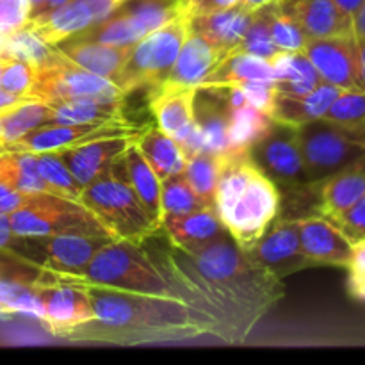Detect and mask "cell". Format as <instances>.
<instances>
[{"instance_id": "35", "label": "cell", "mask_w": 365, "mask_h": 365, "mask_svg": "<svg viewBox=\"0 0 365 365\" xmlns=\"http://www.w3.org/2000/svg\"><path fill=\"white\" fill-rule=\"evenodd\" d=\"M53 123L50 106L36 100H27L0 114V145L2 150L43 125Z\"/></svg>"}, {"instance_id": "39", "label": "cell", "mask_w": 365, "mask_h": 365, "mask_svg": "<svg viewBox=\"0 0 365 365\" xmlns=\"http://www.w3.org/2000/svg\"><path fill=\"white\" fill-rule=\"evenodd\" d=\"M36 159H38L39 173L52 185L57 196L81 203L78 200H81V192L84 185L71 175V171L63 163L59 153H39V155H36Z\"/></svg>"}, {"instance_id": "18", "label": "cell", "mask_w": 365, "mask_h": 365, "mask_svg": "<svg viewBox=\"0 0 365 365\" xmlns=\"http://www.w3.org/2000/svg\"><path fill=\"white\" fill-rule=\"evenodd\" d=\"M110 171L130 185L132 191L135 192L139 202L143 203L146 212L160 230L163 228V182L141 153L138 141L132 143L125 150L123 155L114 160Z\"/></svg>"}, {"instance_id": "43", "label": "cell", "mask_w": 365, "mask_h": 365, "mask_svg": "<svg viewBox=\"0 0 365 365\" xmlns=\"http://www.w3.org/2000/svg\"><path fill=\"white\" fill-rule=\"evenodd\" d=\"M323 120L339 125H364L365 123V89H342Z\"/></svg>"}, {"instance_id": "13", "label": "cell", "mask_w": 365, "mask_h": 365, "mask_svg": "<svg viewBox=\"0 0 365 365\" xmlns=\"http://www.w3.org/2000/svg\"><path fill=\"white\" fill-rule=\"evenodd\" d=\"M43 303L41 324L53 335L63 337L73 328L95 319L88 289L82 285L59 284V282L36 278Z\"/></svg>"}, {"instance_id": "25", "label": "cell", "mask_w": 365, "mask_h": 365, "mask_svg": "<svg viewBox=\"0 0 365 365\" xmlns=\"http://www.w3.org/2000/svg\"><path fill=\"white\" fill-rule=\"evenodd\" d=\"M57 50L71 63L78 64L91 73L100 75L116 84L125 61L130 53V46H114L103 43L88 41V39L71 38L56 45Z\"/></svg>"}, {"instance_id": "12", "label": "cell", "mask_w": 365, "mask_h": 365, "mask_svg": "<svg viewBox=\"0 0 365 365\" xmlns=\"http://www.w3.org/2000/svg\"><path fill=\"white\" fill-rule=\"evenodd\" d=\"M246 255L278 280H284L307 267H314L302 248L296 220L271 223L262 237L246 250Z\"/></svg>"}, {"instance_id": "16", "label": "cell", "mask_w": 365, "mask_h": 365, "mask_svg": "<svg viewBox=\"0 0 365 365\" xmlns=\"http://www.w3.org/2000/svg\"><path fill=\"white\" fill-rule=\"evenodd\" d=\"M303 53L323 82L341 89L356 88V41L353 36L309 39Z\"/></svg>"}, {"instance_id": "2", "label": "cell", "mask_w": 365, "mask_h": 365, "mask_svg": "<svg viewBox=\"0 0 365 365\" xmlns=\"http://www.w3.org/2000/svg\"><path fill=\"white\" fill-rule=\"evenodd\" d=\"M95 319L64 334L70 342L152 344L212 335V328L177 298L88 285Z\"/></svg>"}, {"instance_id": "58", "label": "cell", "mask_w": 365, "mask_h": 365, "mask_svg": "<svg viewBox=\"0 0 365 365\" xmlns=\"http://www.w3.org/2000/svg\"><path fill=\"white\" fill-rule=\"evenodd\" d=\"M2 273H6V266H4V264L0 262V274H2Z\"/></svg>"}, {"instance_id": "37", "label": "cell", "mask_w": 365, "mask_h": 365, "mask_svg": "<svg viewBox=\"0 0 365 365\" xmlns=\"http://www.w3.org/2000/svg\"><path fill=\"white\" fill-rule=\"evenodd\" d=\"M0 307L9 314H29L41 321L43 303L36 278L25 280L20 277H9L6 273L0 274Z\"/></svg>"}, {"instance_id": "9", "label": "cell", "mask_w": 365, "mask_h": 365, "mask_svg": "<svg viewBox=\"0 0 365 365\" xmlns=\"http://www.w3.org/2000/svg\"><path fill=\"white\" fill-rule=\"evenodd\" d=\"M34 70L36 78L31 89V98L36 102L50 103L56 100L71 98L118 102L125 98V93L114 82L71 63L57 50V46L52 61Z\"/></svg>"}, {"instance_id": "49", "label": "cell", "mask_w": 365, "mask_h": 365, "mask_svg": "<svg viewBox=\"0 0 365 365\" xmlns=\"http://www.w3.org/2000/svg\"><path fill=\"white\" fill-rule=\"evenodd\" d=\"M184 2V9L189 16L192 14H205L214 13V11L230 9V7L237 6L239 0H182Z\"/></svg>"}, {"instance_id": "47", "label": "cell", "mask_w": 365, "mask_h": 365, "mask_svg": "<svg viewBox=\"0 0 365 365\" xmlns=\"http://www.w3.org/2000/svg\"><path fill=\"white\" fill-rule=\"evenodd\" d=\"M234 88H237L245 95L246 102L271 116L274 98H277V89H274L273 82H242Z\"/></svg>"}, {"instance_id": "27", "label": "cell", "mask_w": 365, "mask_h": 365, "mask_svg": "<svg viewBox=\"0 0 365 365\" xmlns=\"http://www.w3.org/2000/svg\"><path fill=\"white\" fill-rule=\"evenodd\" d=\"M252 16L253 13L234 6L230 9L214 11V13L192 14L189 16V29L202 34L225 53H230L241 43Z\"/></svg>"}, {"instance_id": "46", "label": "cell", "mask_w": 365, "mask_h": 365, "mask_svg": "<svg viewBox=\"0 0 365 365\" xmlns=\"http://www.w3.org/2000/svg\"><path fill=\"white\" fill-rule=\"evenodd\" d=\"M334 221L339 228H341L342 234L351 241V245L355 242L364 241L365 239V192L353 203L349 209H346L341 216H337Z\"/></svg>"}, {"instance_id": "3", "label": "cell", "mask_w": 365, "mask_h": 365, "mask_svg": "<svg viewBox=\"0 0 365 365\" xmlns=\"http://www.w3.org/2000/svg\"><path fill=\"white\" fill-rule=\"evenodd\" d=\"M214 210L230 237L246 252L277 220L280 192L248 153L227 155L217 180Z\"/></svg>"}, {"instance_id": "28", "label": "cell", "mask_w": 365, "mask_h": 365, "mask_svg": "<svg viewBox=\"0 0 365 365\" xmlns=\"http://www.w3.org/2000/svg\"><path fill=\"white\" fill-rule=\"evenodd\" d=\"M341 91L342 89L337 86L321 82L314 91L303 96H285L277 93L271 118L277 123L291 125V127H299L309 121L321 120Z\"/></svg>"}, {"instance_id": "21", "label": "cell", "mask_w": 365, "mask_h": 365, "mask_svg": "<svg viewBox=\"0 0 365 365\" xmlns=\"http://www.w3.org/2000/svg\"><path fill=\"white\" fill-rule=\"evenodd\" d=\"M223 95L230 107V155L248 153L255 143H259L273 128L274 120L252 103L246 102L245 95L237 88H214Z\"/></svg>"}, {"instance_id": "44", "label": "cell", "mask_w": 365, "mask_h": 365, "mask_svg": "<svg viewBox=\"0 0 365 365\" xmlns=\"http://www.w3.org/2000/svg\"><path fill=\"white\" fill-rule=\"evenodd\" d=\"M36 70L29 63L14 57L2 56V73H0V88L11 95L31 98V89L34 84Z\"/></svg>"}, {"instance_id": "7", "label": "cell", "mask_w": 365, "mask_h": 365, "mask_svg": "<svg viewBox=\"0 0 365 365\" xmlns=\"http://www.w3.org/2000/svg\"><path fill=\"white\" fill-rule=\"evenodd\" d=\"M187 34L189 14L182 13L134 43L116 82L125 96L139 88L155 91L170 75Z\"/></svg>"}, {"instance_id": "34", "label": "cell", "mask_w": 365, "mask_h": 365, "mask_svg": "<svg viewBox=\"0 0 365 365\" xmlns=\"http://www.w3.org/2000/svg\"><path fill=\"white\" fill-rule=\"evenodd\" d=\"M0 178L11 189L25 195H53L52 185L41 177L34 153L0 152Z\"/></svg>"}, {"instance_id": "56", "label": "cell", "mask_w": 365, "mask_h": 365, "mask_svg": "<svg viewBox=\"0 0 365 365\" xmlns=\"http://www.w3.org/2000/svg\"><path fill=\"white\" fill-rule=\"evenodd\" d=\"M66 2V0H41V7H43V11H48V9H53V7H57V6H61V4H64ZM41 11V13H43Z\"/></svg>"}, {"instance_id": "57", "label": "cell", "mask_w": 365, "mask_h": 365, "mask_svg": "<svg viewBox=\"0 0 365 365\" xmlns=\"http://www.w3.org/2000/svg\"><path fill=\"white\" fill-rule=\"evenodd\" d=\"M2 316H9V312H7V310H4L2 307H0V317Z\"/></svg>"}, {"instance_id": "48", "label": "cell", "mask_w": 365, "mask_h": 365, "mask_svg": "<svg viewBox=\"0 0 365 365\" xmlns=\"http://www.w3.org/2000/svg\"><path fill=\"white\" fill-rule=\"evenodd\" d=\"M348 287L353 298L365 302V239L353 245L351 260L348 264Z\"/></svg>"}, {"instance_id": "33", "label": "cell", "mask_w": 365, "mask_h": 365, "mask_svg": "<svg viewBox=\"0 0 365 365\" xmlns=\"http://www.w3.org/2000/svg\"><path fill=\"white\" fill-rule=\"evenodd\" d=\"M53 113V123H127L123 100L103 102L95 98L56 100L46 103Z\"/></svg>"}, {"instance_id": "14", "label": "cell", "mask_w": 365, "mask_h": 365, "mask_svg": "<svg viewBox=\"0 0 365 365\" xmlns=\"http://www.w3.org/2000/svg\"><path fill=\"white\" fill-rule=\"evenodd\" d=\"M113 241L110 235L98 234H57L46 237H32L41 250L45 260L36 269H50L57 273H78L98 253L100 248Z\"/></svg>"}, {"instance_id": "42", "label": "cell", "mask_w": 365, "mask_h": 365, "mask_svg": "<svg viewBox=\"0 0 365 365\" xmlns=\"http://www.w3.org/2000/svg\"><path fill=\"white\" fill-rule=\"evenodd\" d=\"M127 11L138 21L145 36L185 13L182 0H139Z\"/></svg>"}, {"instance_id": "5", "label": "cell", "mask_w": 365, "mask_h": 365, "mask_svg": "<svg viewBox=\"0 0 365 365\" xmlns=\"http://www.w3.org/2000/svg\"><path fill=\"white\" fill-rule=\"evenodd\" d=\"M78 202L118 241L143 245L159 232L130 185L110 170L86 185Z\"/></svg>"}, {"instance_id": "59", "label": "cell", "mask_w": 365, "mask_h": 365, "mask_svg": "<svg viewBox=\"0 0 365 365\" xmlns=\"http://www.w3.org/2000/svg\"><path fill=\"white\" fill-rule=\"evenodd\" d=\"M116 2H118V4H120V7H121V6H123V4L130 2V0H116Z\"/></svg>"}, {"instance_id": "40", "label": "cell", "mask_w": 365, "mask_h": 365, "mask_svg": "<svg viewBox=\"0 0 365 365\" xmlns=\"http://www.w3.org/2000/svg\"><path fill=\"white\" fill-rule=\"evenodd\" d=\"M205 203L196 196L184 173L163 180V220L170 216H184L205 209Z\"/></svg>"}, {"instance_id": "8", "label": "cell", "mask_w": 365, "mask_h": 365, "mask_svg": "<svg viewBox=\"0 0 365 365\" xmlns=\"http://www.w3.org/2000/svg\"><path fill=\"white\" fill-rule=\"evenodd\" d=\"M18 237H46L57 234L110 235L82 203L53 195H27L24 207L9 214Z\"/></svg>"}, {"instance_id": "4", "label": "cell", "mask_w": 365, "mask_h": 365, "mask_svg": "<svg viewBox=\"0 0 365 365\" xmlns=\"http://www.w3.org/2000/svg\"><path fill=\"white\" fill-rule=\"evenodd\" d=\"M39 277L46 280L71 285H100V287L121 289V291L143 292V294L175 298L168 282L157 269L152 257L128 241L113 239L98 250L88 266L78 273H57L50 269H38Z\"/></svg>"}, {"instance_id": "20", "label": "cell", "mask_w": 365, "mask_h": 365, "mask_svg": "<svg viewBox=\"0 0 365 365\" xmlns=\"http://www.w3.org/2000/svg\"><path fill=\"white\" fill-rule=\"evenodd\" d=\"M282 9L294 18L309 39L353 36L351 18L334 0H284Z\"/></svg>"}, {"instance_id": "31", "label": "cell", "mask_w": 365, "mask_h": 365, "mask_svg": "<svg viewBox=\"0 0 365 365\" xmlns=\"http://www.w3.org/2000/svg\"><path fill=\"white\" fill-rule=\"evenodd\" d=\"M269 61L250 53H227L220 64L207 75L202 88H234L242 82H273Z\"/></svg>"}, {"instance_id": "6", "label": "cell", "mask_w": 365, "mask_h": 365, "mask_svg": "<svg viewBox=\"0 0 365 365\" xmlns=\"http://www.w3.org/2000/svg\"><path fill=\"white\" fill-rule=\"evenodd\" d=\"M296 139L314 185L365 155V123L339 125L321 118L296 127Z\"/></svg>"}, {"instance_id": "53", "label": "cell", "mask_w": 365, "mask_h": 365, "mask_svg": "<svg viewBox=\"0 0 365 365\" xmlns=\"http://www.w3.org/2000/svg\"><path fill=\"white\" fill-rule=\"evenodd\" d=\"M356 88L365 89V41H356Z\"/></svg>"}, {"instance_id": "29", "label": "cell", "mask_w": 365, "mask_h": 365, "mask_svg": "<svg viewBox=\"0 0 365 365\" xmlns=\"http://www.w3.org/2000/svg\"><path fill=\"white\" fill-rule=\"evenodd\" d=\"M163 228L168 234L170 245L180 250H192L220 235L228 234L225 225L217 217L216 210L205 207L196 212L184 214V216H170L163 220Z\"/></svg>"}, {"instance_id": "26", "label": "cell", "mask_w": 365, "mask_h": 365, "mask_svg": "<svg viewBox=\"0 0 365 365\" xmlns=\"http://www.w3.org/2000/svg\"><path fill=\"white\" fill-rule=\"evenodd\" d=\"M365 192V155L319 184L317 214L335 220Z\"/></svg>"}, {"instance_id": "24", "label": "cell", "mask_w": 365, "mask_h": 365, "mask_svg": "<svg viewBox=\"0 0 365 365\" xmlns=\"http://www.w3.org/2000/svg\"><path fill=\"white\" fill-rule=\"evenodd\" d=\"M198 89L159 88L152 91L150 109L157 120V127L178 141L195 125V98Z\"/></svg>"}, {"instance_id": "1", "label": "cell", "mask_w": 365, "mask_h": 365, "mask_svg": "<svg viewBox=\"0 0 365 365\" xmlns=\"http://www.w3.org/2000/svg\"><path fill=\"white\" fill-rule=\"evenodd\" d=\"M170 246V252L157 250L155 257L150 255L153 264L175 298L227 344H242L257 321L284 298L282 280L257 266L230 234L187 252Z\"/></svg>"}, {"instance_id": "15", "label": "cell", "mask_w": 365, "mask_h": 365, "mask_svg": "<svg viewBox=\"0 0 365 365\" xmlns=\"http://www.w3.org/2000/svg\"><path fill=\"white\" fill-rule=\"evenodd\" d=\"M296 225H298L302 248L312 266L348 267L353 245L334 221L316 214V216L299 217L296 220Z\"/></svg>"}, {"instance_id": "11", "label": "cell", "mask_w": 365, "mask_h": 365, "mask_svg": "<svg viewBox=\"0 0 365 365\" xmlns=\"http://www.w3.org/2000/svg\"><path fill=\"white\" fill-rule=\"evenodd\" d=\"M148 127L127 123H48L29 132L25 138L6 146V152L24 153H57L66 148L84 145L103 138L141 135Z\"/></svg>"}, {"instance_id": "41", "label": "cell", "mask_w": 365, "mask_h": 365, "mask_svg": "<svg viewBox=\"0 0 365 365\" xmlns=\"http://www.w3.org/2000/svg\"><path fill=\"white\" fill-rule=\"evenodd\" d=\"M267 20H269L271 39L278 50L282 52H303L305 50L309 38L303 34L294 18L282 9V2L269 6Z\"/></svg>"}, {"instance_id": "55", "label": "cell", "mask_w": 365, "mask_h": 365, "mask_svg": "<svg viewBox=\"0 0 365 365\" xmlns=\"http://www.w3.org/2000/svg\"><path fill=\"white\" fill-rule=\"evenodd\" d=\"M334 2L337 4V7L342 11V13L348 14V16L351 18L353 14L360 9V6L364 4V0H334Z\"/></svg>"}, {"instance_id": "54", "label": "cell", "mask_w": 365, "mask_h": 365, "mask_svg": "<svg viewBox=\"0 0 365 365\" xmlns=\"http://www.w3.org/2000/svg\"><path fill=\"white\" fill-rule=\"evenodd\" d=\"M284 0H239L237 6L242 7V9L250 11V13H255V11L262 9V7L273 6V4H280Z\"/></svg>"}, {"instance_id": "52", "label": "cell", "mask_w": 365, "mask_h": 365, "mask_svg": "<svg viewBox=\"0 0 365 365\" xmlns=\"http://www.w3.org/2000/svg\"><path fill=\"white\" fill-rule=\"evenodd\" d=\"M351 31L356 41H365V0L360 9L351 16Z\"/></svg>"}, {"instance_id": "17", "label": "cell", "mask_w": 365, "mask_h": 365, "mask_svg": "<svg viewBox=\"0 0 365 365\" xmlns=\"http://www.w3.org/2000/svg\"><path fill=\"white\" fill-rule=\"evenodd\" d=\"M139 135H120V138H103L84 145L57 152L68 170L82 185L91 184L98 177L110 170L114 160L123 155L125 150L138 141Z\"/></svg>"}, {"instance_id": "22", "label": "cell", "mask_w": 365, "mask_h": 365, "mask_svg": "<svg viewBox=\"0 0 365 365\" xmlns=\"http://www.w3.org/2000/svg\"><path fill=\"white\" fill-rule=\"evenodd\" d=\"M195 123L203 138L205 152L230 155V107L217 89L202 88L196 91Z\"/></svg>"}, {"instance_id": "10", "label": "cell", "mask_w": 365, "mask_h": 365, "mask_svg": "<svg viewBox=\"0 0 365 365\" xmlns=\"http://www.w3.org/2000/svg\"><path fill=\"white\" fill-rule=\"evenodd\" d=\"M248 155L252 163L274 184L289 189L314 187L299 152L296 127L274 121L273 128L250 148Z\"/></svg>"}, {"instance_id": "38", "label": "cell", "mask_w": 365, "mask_h": 365, "mask_svg": "<svg viewBox=\"0 0 365 365\" xmlns=\"http://www.w3.org/2000/svg\"><path fill=\"white\" fill-rule=\"evenodd\" d=\"M267 14H269V6L262 7V9L253 13L252 21H250L248 29H246L241 43H239V45L235 46L234 52L230 53H250V56H257L269 61L273 59L278 52H282V50H278L277 46H274L273 39H271Z\"/></svg>"}, {"instance_id": "50", "label": "cell", "mask_w": 365, "mask_h": 365, "mask_svg": "<svg viewBox=\"0 0 365 365\" xmlns=\"http://www.w3.org/2000/svg\"><path fill=\"white\" fill-rule=\"evenodd\" d=\"M21 241L11 228V217L9 214L0 212V253H7L14 259L16 255V248L14 246Z\"/></svg>"}, {"instance_id": "23", "label": "cell", "mask_w": 365, "mask_h": 365, "mask_svg": "<svg viewBox=\"0 0 365 365\" xmlns=\"http://www.w3.org/2000/svg\"><path fill=\"white\" fill-rule=\"evenodd\" d=\"M95 24L91 11L81 0H66L53 9L32 16L27 27L46 45H59Z\"/></svg>"}, {"instance_id": "36", "label": "cell", "mask_w": 365, "mask_h": 365, "mask_svg": "<svg viewBox=\"0 0 365 365\" xmlns=\"http://www.w3.org/2000/svg\"><path fill=\"white\" fill-rule=\"evenodd\" d=\"M225 159L227 155H221V153L200 152L189 157L185 164V180L196 192V196L210 209H214V203H216L217 180H220Z\"/></svg>"}, {"instance_id": "51", "label": "cell", "mask_w": 365, "mask_h": 365, "mask_svg": "<svg viewBox=\"0 0 365 365\" xmlns=\"http://www.w3.org/2000/svg\"><path fill=\"white\" fill-rule=\"evenodd\" d=\"M81 2H84L88 9L91 11L95 24L106 20V18H109L110 14L120 9V4L116 0H81Z\"/></svg>"}, {"instance_id": "19", "label": "cell", "mask_w": 365, "mask_h": 365, "mask_svg": "<svg viewBox=\"0 0 365 365\" xmlns=\"http://www.w3.org/2000/svg\"><path fill=\"white\" fill-rule=\"evenodd\" d=\"M225 56L227 53L223 50L214 46L202 34L189 29L187 38L178 52L170 75L159 88H187V86L198 88L205 81L207 75L223 61Z\"/></svg>"}, {"instance_id": "30", "label": "cell", "mask_w": 365, "mask_h": 365, "mask_svg": "<svg viewBox=\"0 0 365 365\" xmlns=\"http://www.w3.org/2000/svg\"><path fill=\"white\" fill-rule=\"evenodd\" d=\"M277 93L285 96H303L323 82L321 75L303 52H278L269 59Z\"/></svg>"}, {"instance_id": "32", "label": "cell", "mask_w": 365, "mask_h": 365, "mask_svg": "<svg viewBox=\"0 0 365 365\" xmlns=\"http://www.w3.org/2000/svg\"><path fill=\"white\" fill-rule=\"evenodd\" d=\"M138 146L160 182L184 173L187 157L182 152L180 145L159 127L146 128L138 138Z\"/></svg>"}, {"instance_id": "45", "label": "cell", "mask_w": 365, "mask_h": 365, "mask_svg": "<svg viewBox=\"0 0 365 365\" xmlns=\"http://www.w3.org/2000/svg\"><path fill=\"white\" fill-rule=\"evenodd\" d=\"M32 7V0H0V38L27 27Z\"/></svg>"}]
</instances>
